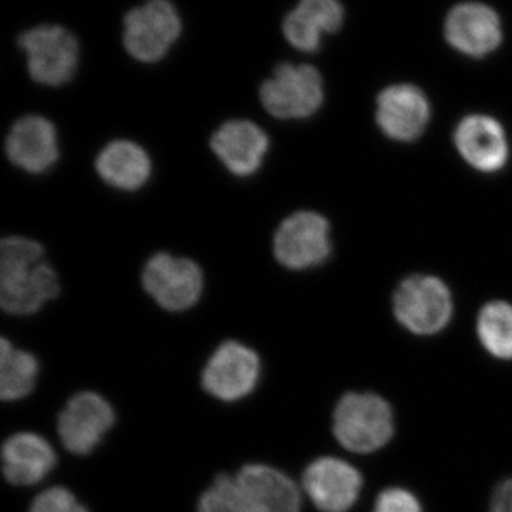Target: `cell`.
Returning a JSON list of instances; mask_svg holds the SVG:
<instances>
[{"instance_id": "cell-5", "label": "cell", "mask_w": 512, "mask_h": 512, "mask_svg": "<svg viewBox=\"0 0 512 512\" xmlns=\"http://www.w3.org/2000/svg\"><path fill=\"white\" fill-rule=\"evenodd\" d=\"M18 45L26 55L33 82L62 87L73 79L80 62L76 37L63 26L39 25L23 32Z\"/></svg>"}, {"instance_id": "cell-8", "label": "cell", "mask_w": 512, "mask_h": 512, "mask_svg": "<svg viewBox=\"0 0 512 512\" xmlns=\"http://www.w3.org/2000/svg\"><path fill=\"white\" fill-rule=\"evenodd\" d=\"M261 373V359L254 349L237 340H227L205 363L201 386L220 402H239L254 392Z\"/></svg>"}, {"instance_id": "cell-12", "label": "cell", "mask_w": 512, "mask_h": 512, "mask_svg": "<svg viewBox=\"0 0 512 512\" xmlns=\"http://www.w3.org/2000/svg\"><path fill=\"white\" fill-rule=\"evenodd\" d=\"M302 488L320 512H348L363 490V476L343 458H316L303 471Z\"/></svg>"}, {"instance_id": "cell-4", "label": "cell", "mask_w": 512, "mask_h": 512, "mask_svg": "<svg viewBox=\"0 0 512 512\" xmlns=\"http://www.w3.org/2000/svg\"><path fill=\"white\" fill-rule=\"evenodd\" d=\"M325 97L322 76L309 64L282 63L262 83V107L278 120H305L320 109Z\"/></svg>"}, {"instance_id": "cell-24", "label": "cell", "mask_w": 512, "mask_h": 512, "mask_svg": "<svg viewBox=\"0 0 512 512\" xmlns=\"http://www.w3.org/2000/svg\"><path fill=\"white\" fill-rule=\"evenodd\" d=\"M372 512H423L419 498L403 487L384 488L377 495Z\"/></svg>"}, {"instance_id": "cell-18", "label": "cell", "mask_w": 512, "mask_h": 512, "mask_svg": "<svg viewBox=\"0 0 512 512\" xmlns=\"http://www.w3.org/2000/svg\"><path fill=\"white\" fill-rule=\"evenodd\" d=\"M454 141L464 160L478 171L495 173L507 163V136L493 117H466L458 124Z\"/></svg>"}, {"instance_id": "cell-15", "label": "cell", "mask_w": 512, "mask_h": 512, "mask_svg": "<svg viewBox=\"0 0 512 512\" xmlns=\"http://www.w3.org/2000/svg\"><path fill=\"white\" fill-rule=\"evenodd\" d=\"M444 33L457 52L476 59L491 55L503 42V29L497 13L478 2L460 3L451 9Z\"/></svg>"}, {"instance_id": "cell-6", "label": "cell", "mask_w": 512, "mask_h": 512, "mask_svg": "<svg viewBox=\"0 0 512 512\" xmlns=\"http://www.w3.org/2000/svg\"><path fill=\"white\" fill-rule=\"evenodd\" d=\"M141 284L164 311L185 312L201 299L204 272L192 259L157 252L144 265Z\"/></svg>"}, {"instance_id": "cell-1", "label": "cell", "mask_w": 512, "mask_h": 512, "mask_svg": "<svg viewBox=\"0 0 512 512\" xmlns=\"http://www.w3.org/2000/svg\"><path fill=\"white\" fill-rule=\"evenodd\" d=\"M298 485L284 471L247 464L234 474H220L201 494L197 512H301Z\"/></svg>"}, {"instance_id": "cell-13", "label": "cell", "mask_w": 512, "mask_h": 512, "mask_svg": "<svg viewBox=\"0 0 512 512\" xmlns=\"http://www.w3.org/2000/svg\"><path fill=\"white\" fill-rule=\"evenodd\" d=\"M6 157L19 170L32 175L45 174L60 156L55 124L39 114L20 117L5 141Z\"/></svg>"}, {"instance_id": "cell-22", "label": "cell", "mask_w": 512, "mask_h": 512, "mask_svg": "<svg viewBox=\"0 0 512 512\" xmlns=\"http://www.w3.org/2000/svg\"><path fill=\"white\" fill-rule=\"evenodd\" d=\"M477 335L483 348L498 360H512V305L491 302L481 309Z\"/></svg>"}, {"instance_id": "cell-17", "label": "cell", "mask_w": 512, "mask_h": 512, "mask_svg": "<svg viewBox=\"0 0 512 512\" xmlns=\"http://www.w3.org/2000/svg\"><path fill=\"white\" fill-rule=\"evenodd\" d=\"M57 464L55 448L40 434H12L2 446L3 476L16 487H29L45 480Z\"/></svg>"}, {"instance_id": "cell-19", "label": "cell", "mask_w": 512, "mask_h": 512, "mask_svg": "<svg viewBox=\"0 0 512 512\" xmlns=\"http://www.w3.org/2000/svg\"><path fill=\"white\" fill-rule=\"evenodd\" d=\"M345 19V10L339 0H301L286 15L285 39L289 45L303 53L318 52L322 37L338 32Z\"/></svg>"}, {"instance_id": "cell-2", "label": "cell", "mask_w": 512, "mask_h": 512, "mask_svg": "<svg viewBox=\"0 0 512 512\" xmlns=\"http://www.w3.org/2000/svg\"><path fill=\"white\" fill-rule=\"evenodd\" d=\"M60 282L40 242L8 237L0 244V306L13 316L35 315L59 296Z\"/></svg>"}, {"instance_id": "cell-9", "label": "cell", "mask_w": 512, "mask_h": 512, "mask_svg": "<svg viewBox=\"0 0 512 512\" xmlns=\"http://www.w3.org/2000/svg\"><path fill=\"white\" fill-rule=\"evenodd\" d=\"M394 315L414 335L441 332L453 316V299L446 285L433 276H412L397 289Z\"/></svg>"}, {"instance_id": "cell-23", "label": "cell", "mask_w": 512, "mask_h": 512, "mask_svg": "<svg viewBox=\"0 0 512 512\" xmlns=\"http://www.w3.org/2000/svg\"><path fill=\"white\" fill-rule=\"evenodd\" d=\"M29 512H89L72 491L64 487H52L36 495Z\"/></svg>"}, {"instance_id": "cell-10", "label": "cell", "mask_w": 512, "mask_h": 512, "mask_svg": "<svg viewBox=\"0 0 512 512\" xmlns=\"http://www.w3.org/2000/svg\"><path fill=\"white\" fill-rule=\"evenodd\" d=\"M332 252L330 225L318 212L299 211L289 215L276 229V261L291 271L316 268Z\"/></svg>"}, {"instance_id": "cell-16", "label": "cell", "mask_w": 512, "mask_h": 512, "mask_svg": "<svg viewBox=\"0 0 512 512\" xmlns=\"http://www.w3.org/2000/svg\"><path fill=\"white\" fill-rule=\"evenodd\" d=\"M376 119L387 137L409 143L419 138L429 124V100L412 84L387 87L377 99Z\"/></svg>"}, {"instance_id": "cell-11", "label": "cell", "mask_w": 512, "mask_h": 512, "mask_svg": "<svg viewBox=\"0 0 512 512\" xmlns=\"http://www.w3.org/2000/svg\"><path fill=\"white\" fill-rule=\"evenodd\" d=\"M116 423L113 406L101 394L80 392L70 397L57 417L63 447L76 456H87L100 446Z\"/></svg>"}, {"instance_id": "cell-21", "label": "cell", "mask_w": 512, "mask_h": 512, "mask_svg": "<svg viewBox=\"0 0 512 512\" xmlns=\"http://www.w3.org/2000/svg\"><path fill=\"white\" fill-rule=\"evenodd\" d=\"M39 376L36 356L15 348L8 339L0 342V397L3 402H18L33 392Z\"/></svg>"}, {"instance_id": "cell-7", "label": "cell", "mask_w": 512, "mask_h": 512, "mask_svg": "<svg viewBox=\"0 0 512 512\" xmlns=\"http://www.w3.org/2000/svg\"><path fill=\"white\" fill-rule=\"evenodd\" d=\"M181 32L180 13L170 0H148L124 18V47L137 62L157 63L168 55Z\"/></svg>"}, {"instance_id": "cell-20", "label": "cell", "mask_w": 512, "mask_h": 512, "mask_svg": "<svg viewBox=\"0 0 512 512\" xmlns=\"http://www.w3.org/2000/svg\"><path fill=\"white\" fill-rule=\"evenodd\" d=\"M96 173L117 191L136 192L150 180L153 164L146 150L131 140H113L96 157Z\"/></svg>"}, {"instance_id": "cell-14", "label": "cell", "mask_w": 512, "mask_h": 512, "mask_svg": "<svg viewBox=\"0 0 512 512\" xmlns=\"http://www.w3.org/2000/svg\"><path fill=\"white\" fill-rule=\"evenodd\" d=\"M211 150L229 174L248 178L258 173L269 150V138L254 121H225L211 137Z\"/></svg>"}, {"instance_id": "cell-3", "label": "cell", "mask_w": 512, "mask_h": 512, "mask_svg": "<svg viewBox=\"0 0 512 512\" xmlns=\"http://www.w3.org/2000/svg\"><path fill=\"white\" fill-rule=\"evenodd\" d=\"M333 436L350 453L372 454L393 439L392 406L379 394L349 392L340 397L333 410Z\"/></svg>"}]
</instances>
